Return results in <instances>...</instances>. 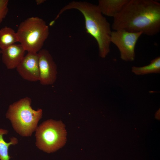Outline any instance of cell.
<instances>
[{
	"label": "cell",
	"mask_w": 160,
	"mask_h": 160,
	"mask_svg": "<svg viewBox=\"0 0 160 160\" xmlns=\"http://www.w3.org/2000/svg\"><path fill=\"white\" fill-rule=\"evenodd\" d=\"M112 28L152 36L160 31V3L153 0H129L113 18Z\"/></svg>",
	"instance_id": "1"
},
{
	"label": "cell",
	"mask_w": 160,
	"mask_h": 160,
	"mask_svg": "<svg viewBox=\"0 0 160 160\" xmlns=\"http://www.w3.org/2000/svg\"><path fill=\"white\" fill-rule=\"evenodd\" d=\"M72 9L77 10L83 15L87 33L96 40L99 56L105 58L110 50L112 31L109 23L97 5L85 1H71L60 10L54 20L56 21L65 11Z\"/></svg>",
	"instance_id": "2"
},
{
	"label": "cell",
	"mask_w": 160,
	"mask_h": 160,
	"mask_svg": "<svg viewBox=\"0 0 160 160\" xmlns=\"http://www.w3.org/2000/svg\"><path fill=\"white\" fill-rule=\"evenodd\" d=\"M31 103V100L28 97L22 98L11 104L6 114L14 130L23 137L31 135L42 115V110H33Z\"/></svg>",
	"instance_id": "3"
},
{
	"label": "cell",
	"mask_w": 160,
	"mask_h": 160,
	"mask_svg": "<svg viewBox=\"0 0 160 160\" xmlns=\"http://www.w3.org/2000/svg\"><path fill=\"white\" fill-rule=\"evenodd\" d=\"M16 32L18 42L25 51L38 53L48 37L49 29L43 19L32 17L21 23Z\"/></svg>",
	"instance_id": "4"
},
{
	"label": "cell",
	"mask_w": 160,
	"mask_h": 160,
	"mask_svg": "<svg viewBox=\"0 0 160 160\" xmlns=\"http://www.w3.org/2000/svg\"><path fill=\"white\" fill-rule=\"evenodd\" d=\"M65 127L61 121L50 119L44 121L35 130L36 146L48 153L61 148L66 141Z\"/></svg>",
	"instance_id": "5"
},
{
	"label": "cell",
	"mask_w": 160,
	"mask_h": 160,
	"mask_svg": "<svg viewBox=\"0 0 160 160\" xmlns=\"http://www.w3.org/2000/svg\"><path fill=\"white\" fill-rule=\"evenodd\" d=\"M141 32H132L124 30L111 32L110 41L118 49L121 58L125 61H133L135 58V48Z\"/></svg>",
	"instance_id": "6"
},
{
	"label": "cell",
	"mask_w": 160,
	"mask_h": 160,
	"mask_svg": "<svg viewBox=\"0 0 160 160\" xmlns=\"http://www.w3.org/2000/svg\"><path fill=\"white\" fill-rule=\"evenodd\" d=\"M38 54L40 83L44 85H52L57 79V65L47 50L41 49Z\"/></svg>",
	"instance_id": "7"
},
{
	"label": "cell",
	"mask_w": 160,
	"mask_h": 160,
	"mask_svg": "<svg viewBox=\"0 0 160 160\" xmlns=\"http://www.w3.org/2000/svg\"><path fill=\"white\" fill-rule=\"evenodd\" d=\"M16 68L24 79L31 81H39L38 53L28 52Z\"/></svg>",
	"instance_id": "8"
},
{
	"label": "cell",
	"mask_w": 160,
	"mask_h": 160,
	"mask_svg": "<svg viewBox=\"0 0 160 160\" xmlns=\"http://www.w3.org/2000/svg\"><path fill=\"white\" fill-rule=\"evenodd\" d=\"M1 50L2 61L9 69L16 68L25 56V51L21 44H15Z\"/></svg>",
	"instance_id": "9"
},
{
	"label": "cell",
	"mask_w": 160,
	"mask_h": 160,
	"mask_svg": "<svg viewBox=\"0 0 160 160\" xmlns=\"http://www.w3.org/2000/svg\"><path fill=\"white\" fill-rule=\"evenodd\" d=\"M129 0H99L97 5L102 13L115 17L122 10Z\"/></svg>",
	"instance_id": "10"
},
{
	"label": "cell",
	"mask_w": 160,
	"mask_h": 160,
	"mask_svg": "<svg viewBox=\"0 0 160 160\" xmlns=\"http://www.w3.org/2000/svg\"><path fill=\"white\" fill-rule=\"evenodd\" d=\"M18 42L16 32L12 28L5 26L0 29V49L6 48Z\"/></svg>",
	"instance_id": "11"
},
{
	"label": "cell",
	"mask_w": 160,
	"mask_h": 160,
	"mask_svg": "<svg viewBox=\"0 0 160 160\" xmlns=\"http://www.w3.org/2000/svg\"><path fill=\"white\" fill-rule=\"evenodd\" d=\"M132 71L136 75H141L151 73H160V57L158 56L151 61L150 64L142 67L133 66Z\"/></svg>",
	"instance_id": "12"
},
{
	"label": "cell",
	"mask_w": 160,
	"mask_h": 160,
	"mask_svg": "<svg viewBox=\"0 0 160 160\" xmlns=\"http://www.w3.org/2000/svg\"><path fill=\"white\" fill-rule=\"evenodd\" d=\"M8 133L7 130L0 128V160H9L11 157L9 155V148L10 145H16L18 143V139L15 137L10 138L9 143L5 142L3 136Z\"/></svg>",
	"instance_id": "13"
},
{
	"label": "cell",
	"mask_w": 160,
	"mask_h": 160,
	"mask_svg": "<svg viewBox=\"0 0 160 160\" xmlns=\"http://www.w3.org/2000/svg\"><path fill=\"white\" fill-rule=\"evenodd\" d=\"M8 0H0V25L8 13Z\"/></svg>",
	"instance_id": "14"
},
{
	"label": "cell",
	"mask_w": 160,
	"mask_h": 160,
	"mask_svg": "<svg viewBox=\"0 0 160 160\" xmlns=\"http://www.w3.org/2000/svg\"><path fill=\"white\" fill-rule=\"evenodd\" d=\"M45 1V0H36L35 1L37 5H40L44 3Z\"/></svg>",
	"instance_id": "15"
},
{
	"label": "cell",
	"mask_w": 160,
	"mask_h": 160,
	"mask_svg": "<svg viewBox=\"0 0 160 160\" xmlns=\"http://www.w3.org/2000/svg\"><path fill=\"white\" fill-rule=\"evenodd\" d=\"M1 49H0V53H1Z\"/></svg>",
	"instance_id": "16"
}]
</instances>
